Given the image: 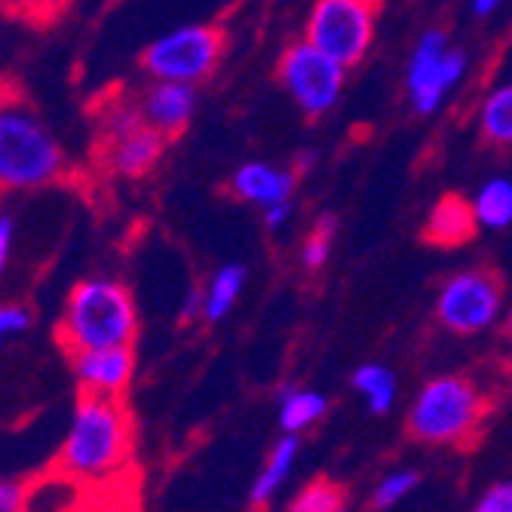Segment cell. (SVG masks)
<instances>
[{
	"instance_id": "obj_1",
	"label": "cell",
	"mask_w": 512,
	"mask_h": 512,
	"mask_svg": "<svg viewBox=\"0 0 512 512\" xmlns=\"http://www.w3.org/2000/svg\"><path fill=\"white\" fill-rule=\"evenodd\" d=\"M132 454V417L123 399L80 393L56 467L83 485L117 476Z\"/></svg>"
},
{
	"instance_id": "obj_2",
	"label": "cell",
	"mask_w": 512,
	"mask_h": 512,
	"mask_svg": "<svg viewBox=\"0 0 512 512\" xmlns=\"http://www.w3.org/2000/svg\"><path fill=\"white\" fill-rule=\"evenodd\" d=\"M56 338L68 353L132 347L138 338V310L132 292L108 276L83 279L65 301Z\"/></svg>"
},
{
	"instance_id": "obj_3",
	"label": "cell",
	"mask_w": 512,
	"mask_h": 512,
	"mask_svg": "<svg viewBox=\"0 0 512 512\" xmlns=\"http://www.w3.org/2000/svg\"><path fill=\"white\" fill-rule=\"evenodd\" d=\"M65 169L56 135L19 96H0V188L34 191Z\"/></svg>"
},
{
	"instance_id": "obj_4",
	"label": "cell",
	"mask_w": 512,
	"mask_h": 512,
	"mask_svg": "<svg viewBox=\"0 0 512 512\" xmlns=\"http://www.w3.org/2000/svg\"><path fill=\"white\" fill-rule=\"evenodd\" d=\"M488 402L463 375H439L421 387L408 408V433L427 445L470 448L482 433Z\"/></svg>"
},
{
	"instance_id": "obj_5",
	"label": "cell",
	"mask_w": 512,
	"mask_h": 512,
	"mask_svg": "<svg viewBox=\"0 0 512 512\" xmlns=\"http://www.w3.org/2000/svg\"><path fill=\"white\" fill-rule=\"evenodd\" d=\"M381 0H316L304 40L316 50L332 56L344 68H353L365 59L375 40Z\"/></svg>"
},
{
	"instance_id": "obj_6",
	"label": "cell",
	"mask_w": 512,
	"mask_h": 512,
	"mask_svg": "<svg viewBox=\"0 0 512 512\" xmlns=\"http://www.w3.org/2000/svg\"><path fill=\"white\" fill-rule=\"evenodd\" d=\"M166 138L145 120L138 102L117 99L102 111L99 120V157L102 163L126 178L148 175L163 157Z\"/></svg>"
},
{
	"instance_id": "obj_7",
	"label": "cell",
	"mask_w": 512,
	"mask_h": 512,
	"mask_svg": "<svg viewBox=\"0 0 512 512\" xmlns=\"http://www.w3.org/2000/svg\"><path fill=\"white\" fill-rule=\"evenodd\" d=\"M227 34L221 25H184L157 37L145 56L142 68L154 80H178V83H200L206 80L221 56H224Z\"/></svg>"
},
{
	"instance_id": "obj_8",
	"label": "cell",
	"mask_w": 512,
	"mask_h": 512,
	"mask_svg": "<svg viewBox=\"0 0 512 512\" xmlns=\"http://www.w3.org/2000/svg\"><path fill=\"white\" fill-rule=\"evenodd\" d=\"M276 74L279 83L295 99V105L301 108V114L307 120H316L322 114H329L341 99L347 68L332 56H325L322 50H316L310 40H298L279 56Z\"/></svg>"
},
{
	"instance_id": "obj_9",
	"label": "cell",
	"mask_w": 512,
	"mask_h": 512,
	"mask_svg": "<svg viewBox=\"0 0 512 512\" xmlns=\"http://www.w3.org/2000/svg\"><path fill=\"white\" fill-rule=\"evenodd\" d=\"M503 307V279L491 267L460 270L445 286L436 301V316L454 335H476L497 322Z\"/></svg>"
},
{
	"instance_id": "obj_10",
	"label": "cell",
	"mask_w": 512,
	"mask_h": 512,
	"mask_svg": "<svg viewBox=\"0 0 512 512\" xmlns=\"http://www.w3.org/2000/svg\"><path fill=\"white\" fill-rule=\"evenodd\" d=\"M467 56L448 46V34L433 28L417 40L408 62V96L417 114H433L463 77Z\"/></svg>"
},
{
	"instance_id": "obj_11",
	"label": "cell",
	"mask_w": 512,
	"mask_h": 512,
	"mask_svg": "<svg viewBox=\"0 0 512 512\" xmlns=\"http://www.w3.org/2000/svg\"><path fill=\"white\" fill-rule=\"evenodd\" d=\"M71 371L77 378L80 393H96L123 399L135 375V353L132 347H102V350H77L68 353Z\"/></svg>"
},
{
	"instance_id": "obj_12",
	"label": "cell",
	"mask_w": 512,
	"mask_h": 512,
	"mask_svg": "<svg viewBox=\"0 0 512 512\" xmlns=\"http://www.w3.org/2000/svg\"><path fill=\"white\" fill-rule=\"evenodd\" d=\"M145 120L166 138H175L188 129L194 111H197V92L194 83H178V80H154V86L138 99Z\"/></svg>"
},
{
	"instance_id": "obj_13",
	"label": "cell",
	"mask_w": 512,
	"mask_h": 512,
	"mask_svg": "<svg viewBox=\"0 0 512 512\" xmlns=\"http://www.w3.org/2000/svg\"><path fill=\"white\" fill-rule=\"evenodd\" d=\"M479 218H476V206L467 203L457 194H445L427 215L424 221V243L436 246V249H457L463 243H470L479 230Z\"/></svg>"
},
{
	"instance_id": "obj_14",
	"label": "cell",
	"mask_w": 512,
	"mask_h": 512,
	"mask_svg": "<svg viewBox=\"0 0 512 512\" xmlns=\"http://www.w3.org/2000/svg\"><path fill=\"white\" fill-rule=\"evenodd\" d=\"M295 181H298V172L276 169L267 163H246L230 178V194L264 209V206L289 200L295 191Z\"/></svg>"
},
{
	"instance_id": "obj_15",
	"label": "cell",
	"mask_w": 512,
	"mask_h": 512,
	"mask_svg": "<svg viewBox=\"0 0 512 512\" xmlns=\"http://www.w3.org/2000/svg\"><path fill=\"white\" fill-rule=\"evenodd\" d=\"M298 448H301V442H298L295 433H286L283 439H279V442L273 445V451L267 454L264 467H261V473L255 476L252 491H249V506H252V512L267 509V506L273 503V497L279 494V488L286 485V479H289L292 470H295Z\"/></svg>"
},
{
	"instance_id": "obj_16",
	"label": "cell",
	"mask_w": 512,
	"mask_h": 512,
	"mask_svg": "<svg viewBox=\"0 0 512 512\" xmlns=\"http://www.w3.org/2000/svg\"><path fill=\"white\" fill-rule=\"evenodd\" d=\"M83 482L71 479L59 467L53 473L40 476L37 482L25 485L22 512H77Z\"/></svg>"
},
{
	"instance_id": "obj_17",
	"label": "cell",
	"mask_w": 512,
	"mask_h": 512,
	"mask_svg": "<svg viewBox=\"0 0 512 512\" xmlns=\"http://www.w3.org/2000/svg\"><path fill=\"white\" fill-rule=\"evenodd\" d=\"M243 283H246V267H240V264H224L221 270H215V276L209 279V286L203 292V316L209 322L224 319L230 310H234Z\"/></svg>"
},
{
	"instance_id": "obj_18",
	"label": "cell",
	"mask_w": 512,
	"mask_h": 512,
	"mask_svg": "<svg viewBox=\"0 0 512 512\" xmlns=\"http://www.w3.org/2000/svg\"><path fill=\"white\" fill-rule=\"evenodd\" d=\"M325 414H329V399L313 390H286L283 402H279V424L295 436L319 424Z\"/></svg>"
},
{
	"instance_id": "obj_19",
	"label": "cell",
	"mask_w": 512,
	"mask_h": 512,
	"mask_svg": "<svg viewBox=\"0 0 512 512\" xmlns=\"http://www.w3.org/2000/svg\"><path fill=\"white\" fill-rule=\"evenodd\" d=\"M482 138L494 148H512V83L497 86L479 114Z\"/></svg>"
},
{
	"instance_id": "obj_20",
	"label": "cell",
	"mask_w": 512,
	"mask_h": 512,
	"mask_svg": "<svg viewBox=\"0 0 512 512\" xmlns=\"http://www.w3.org/2000/svg\"><path fill=\"white\" fill-rule=\"evenodd\" d=\"M353 387L375 414L390 411L396 402V378H393V371L384 365H375V362L359 365L353 371Z\"/></svg>"
},
{
	"instance_id": "obj_21",
	"label": "cell",
	"mask_w": 512,
	"mask_h": 512,
	"mask_svg": "<svg viewBox=\"0 0 512 512\" xmlns=\"http://www.w3.org/2000/svg\"><path fill=\"white\" fill-rule=\"evenodd\" d=\"M476 218L482 227H506L512 224V181L506 178H494L485 188L476 194Z\"/></svg>"
},
{
	"instance_id": "obj_22",
	"label": "cell",
	"mask_w": 512,
	"mask_h": 512,
	"mask_svg": "<svg viewBox=\"0 0 512 512\" xmlns=\"http://www.w3.org/2000/svg\"><path fill=\"white\" fill-rule=\"evenodd\" d=\"M286 512H347V491L329 479H313L292 497Z\"/></svg>"
},
{
	"instance_id": "obj_23",
	"label": "cell",
	"mask_w": 512,
	"mask_h": 512,
	"mask_svg": "<svg viewBox=\"0 0 512 512\" xmlns=\"http://www.w3.org/2000/svg\"><path fill=\"white\" fill-rule=\"evenodd\" d=\"M332 243H335V218L332 215H322L313 230L304 240V249H301V261L307 270H319L329 261V252H332Z\"/></svg>"
},
{
	"instance_id": "obj_24",
	"label": "cell",
	"mask_w": 512,
	"mask_h": 512,
	"mask_svg": "<svg viewBox=\"0 0 512 512\" xmlns=\"http://www.w3.org/2000/svg\"><path fill=\"white\" fill-rule=\"evenodd\" d=\"M417 485H421V476H417L414 470H396V473H390V476H384L378 482L375 494H371V506H375V509H393L408 494H414Z\"/></svg>"
},
{
	"instance_id": "obj_25",
	"label": "cell",
	"mask_w": 512,
	"mask_h": 512,
	"mask_svg": "<svg viewBox=\"0 0 512 512\" xmlns=\"http://www.w3.org/2000/svg\"><path fill=\"white\" fill-rule=\"evenodd\" d=\"M31 329V310L22 304H0V350L16 335H25Z\"/></svg>"
},
{
	"instance_id": "obj_26",
	"label": "cell",
	"mask_w": 512,
	"mask_h": 512,
	"mask_svg": "<svg viewBox=\"0 0 512 512\" xmlns=\"http://www.w3.org/2000/svg\"><path fill=\"white\" fill-rule=\"evenodd\" d=\"M470 512H512V482L491 485Z\"/></svg>"
},
{
	"instance_id": "obj_27",
	"label": "cell",
	"mask_w": 512,
	"mask_h": 512,
	"mask_svg": "<svg viewBox=\"0 0 512 512\" xmlns=\"http://www.w3.org/2000/svg\"><path fill=\"white\" fill-rule=\"evenodd\" d=\"M25 503V485L0 479V512H22Z\"/></svg>"
},
{
	"instance_id": "obj_28",
	"label": "cell",
	"mask_w": 512,
	"mask_h": 512,
	"mask_svg": "<svg viewBox=\"0 0 512 512\" xmlns=\"http://www.w3.org/2000/svg\"><path fill=\"white\" fill-rule=\"evenodd\" d=\"M13 237H16L13 218H10V215H0V279H4V273H7V267H10Z\"/></svg>"
},
{
	"instance_id": "obj_29",
	"label": "cell",
	"mask_w": 512,
	"mask_h": 512,
	"mask_svg": "<svg viewBox=\"0 0 512 512\" xmlns=\"http://www.w3.org/2000/svg\"><path fill=\"white\" fill-rule=\"evenodd\" d=\"M289 212H292L289 200H283V203H273V206H264V224H267L270 230L283 227V224H286V218H289Z\"/></svg>"
},
{
	"instance_id": "obj_30",
	"label": "cell",
	"mask_w": 512,
	"mask_h": 512,
	"mask_svg": "<svg viewBox=\"0 0 512 512\" xmlns=\"http://www.w3.org/2000/svg\"><path fill=\"white\" fill-rule=\"evenodd\" d=\"M500 4H503V0H473V13H476V16H488V13H494Z\"/></svg>"
},
{
	"instance_id": "obj_31",
	"label": "cell",
	"mask_w": 512,
	"mask_h": 512,
	"mask_svg": "<svg viewBox=\"0 0 512 512\" xmlns=\"http://www.w3.org/2000/svg\"><path fill=\"white\" fill-rule=\"evenodd\" d=\"M506 335L512 338V313H509V319H506Z\"/></svg>"
}]
</instances>
